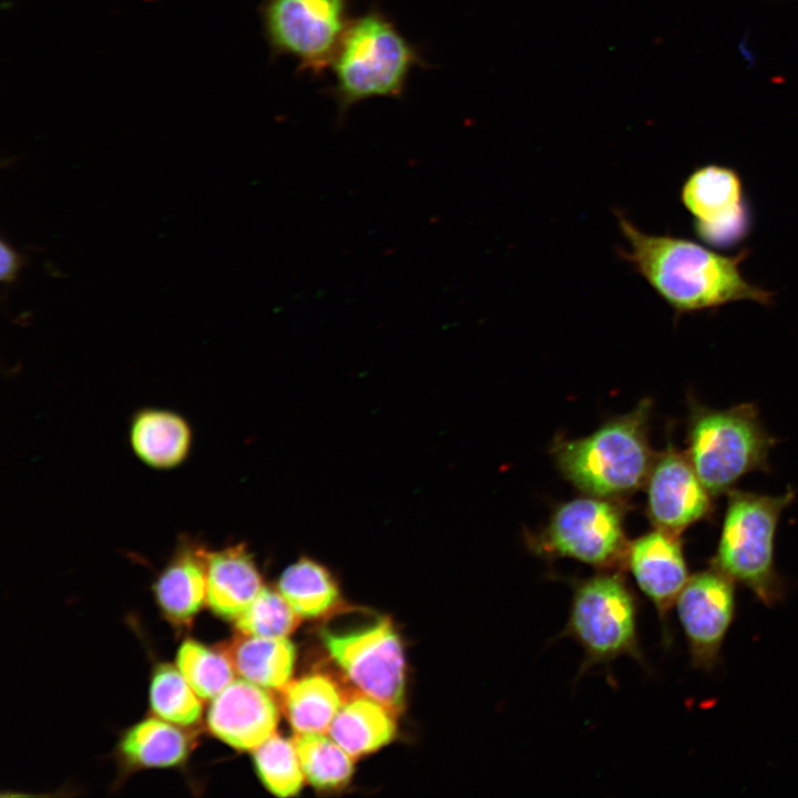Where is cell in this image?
<instances>
[{
    "instance_id": "cell-11",
    "label": "cell",
    "mask_w": 798,
    "mask_h": 798,
    "mask_svg": "<svg viewBox=\"0 0 798 798\" xmlns=\"http://www.w3.org/2000/svg\"><path fill=\"white\" fill-rule=\"evenodd\" d=\"M675 604L693 666L712 671L734 621L735 582L710 566L689 576Z\"/></svg>"
},
{
    "instance_id": "cell-15",
    "label": "cell",
    "mask_w": 798,
    "mask_h": 798,
    "mask_svg": "<svg viewBox=\"0 0 798 798\" xmlns=\"http://www.w3.org/2000/svg\"><path fill=\"white\" fill-rule=\"evenodd\" d=\"M262 587V576L244 544L208 552L206 602L216 615L235 621Z\"/></svg>"
},
{
    "instance_id": "cell-5",
    "label": "cell",
    "mask_w": 798,
    "mask_h": 798,
    "mask_svg": "<svg viewBox=\"0 0 798 798\" xmlns=\"http://www.w3.org/2000/svg\"><path fill=\"white\" fill-rule=\"evenodd\" d=\"M727 497L710 566L747 587L763 604L774 606L785 595L775 566V535L795 492L788 489L779 495H766L733 489Z\"/></svg>"
},
{
    "instance_id": "cell-4",
    "label": "cell",
    "mask_w": 798,
    "mask_h": 798,
    "mask_svg": "<svg viewBox=\"0 0 798 798\" xmlns=\"http://www.w3.org/2000/svg\"><path fill=\"white\" fill-rule=\"evenodd\" d=\"M775 443L754 403L713 409L689 400L685 454L714 497L750 472L768 470Z\"/></svg>"
},
{
    "instance_id": "cell-13",
    "label": "cell",
    "mask_w": 798,
    "mask_h": 798,
    "mask_svg": "<svg viewBox=\"0 0 798 798\" xmlns=\"http://www.w3.org/2000/svg\"><path fill=\"white\" fill-rule=\"evenodd\" d=\"M625 564L654 605L668 640V614L689 579L681 535L655 528L628 544Z\"/></svg>"
},
{
    "instance_id": "cell-2",
    "label": "cell",
    "mask_w": 798,
    "mask_h": 798,
    "mask_svg": "<svg viewBox=\"0 0 798 798\" xmlns=\"http://www.w3.org/2000/svg\"><path fill=\"white\" fill-rule=\"evenodd\" d=\"M330 66L335 84L328 92L341 123L348 111L362 101L401 99L411 70L424 68L426 61L392 20L371 7L350 20Z\"/></svg>"
},
{
    "instance_id": "cell-12",
    "label": "cell",
    "mask_w": 798,
    "mask_h": 798,
    "mask_svg": "<svg viewBox=\"0 0 798 798\" xmlns=\"http://www.w3.org/2000/svg\"><path fill=\"white\" fill-rule=\"evenodd\" d=\"M647 514L655 528L682 534L708 520L714 495L704 485L685 453L667 448L655 456L646 480Z\"/></svg>"
},
{
    "instance_id": "cell-17",
    "label": "cell",
    "mask_w": 798,
    "mask_h": 798,
    "mask_svg": "<svg viewBox=\"0 0 798 798\" xmlns=\"http://www.w3.org/2000/svg\"><path fill=\"white\" fill-rule=\"evenodd\" d=\"M235 673L264 688L283 689L294 669L296 652L287 637H259L239 633L217 647Z\"/></svg>"
},
{
    "instance_id": "cell-1",
    "label": "cell",
    "mask_w": 798,
    "mask_h": 798,
    "mask_svg": "<svg viewBox=\"0 0 798 798\" xmlns=\"http://www.w3.org/2000/svg\"><path fill=\"white\" fill-rule=\"evenodd\" d=\"M624 245L618 256L682 315L715 310L737 301L771 305L774 293L746 279L743 249L725 255L688 238L651 234L637 227L621 209L613 211Z\"/></svg>"
},
{
    "instance_id": "cell-26",
    "label": "cell",
    "mask_w": 798,
    "mask_h": 798,
    "mask_svg": "<svg viewBox=\"0 0 798 798\" xmlns=\"http://www.w3.org/2000/svg\"><path fill=\"white\" fill-rule=\"evenodd\" d=\"M257 774L265 787L278 797L296 795L305 775L293 741L272 735L254 750Z\"/></svg>"
},
{
    "instance_id": "cell-27",
    "label": "cell",
    "mask_w": 798,
    "mask_h": 798,
    "mask_svg": "<svg viewBox=\"0 0 798 798\" xmlns=\"http://www.w3.org/2000/svg\"><path fill=\"white\" fill-rule=\"evenodd\" d=\"M299 622L300 616L279 592L263 586L249 606L235 620V626L245 635L287 637Z\"/></svg>"
},
{
    "instance_id": "cell-21",
    "label": "cell",
    "mask_w": 798,
    "mask_h": 798,
    "mask_svg": "<svg viewBox=\"0 0 798 798\" xmlns=\"http://www.w3.org/2000/svg\"><path fill=\"white\" fill-rule=\"evenodd\" d=\"M168 723L146 718L127 729L119 744L124 761L139 768L171 767L183 763L190 751V737Z\"/></svg>"
},
{
    "instance_id": "cell-18",
    "label": "cell",
    "mask_w": 798,
    "mask_h": 798,
    "mask_svg": "<svg viewBox=\"0 0 798 798\" xmlns=\"http://www.w3.org/2000/svg\"><path fill=\"white\" fill-rule=\"evenodd\" d=\"M130 442L139 459L154 469H171L187 457L192 431L180 415L164 409H143L133 417Z\"/></svg>"
},
{
    "instance_id": "cell-16",
    "label": "cell",
    "mask_w": 798,
    "mask_h": 798,
    "mask_svg": "<svg viewBox=\"0 0 798 798\" xmlns=\"http://www.w3.org/2000/svg\"><path fill=\"white\" fill-rule=\"evenodd\" d=\"M207 555L201 545L183 542L157 579L154 591L162 612L176 623L188 622L207 594Z\"/></svg>"
},
{
    "instance_id": "cell-19",
    "label": "cell",
    "mask_w": 798,
    "mask_h": 798,
    "mask_svg": "<svg viewBox=\"0 0 798 798\" xmlns=\"http://www.w3.org/2000/svg\"><path fill=\"white\" fill-rule=\"evenodd\" d=\"M395 713L365 695L344 702L328 733L350 756L358 757L379 749L392 740L397 725Z\"/></svg>"
},
{
    "instance_id": "cell-24",
    "label": "cell",
    "mask_w": 798,
    "mask_h": 798,
    "mask_svg": "<svg viewBox=\"0 0 798 798\" xmlns=\"http://www.w3.org/2000/svg\"><path fill=\"white\" fill-rule=\"evenodd\" d=\"M150 704L153 713L172 724L193 726L202 717V703L180 669L157 665L152 675Z\"/></svg>"
},
{
    "instance_id": "cell-10",
    "label": "cell",
    "mask_w": 798,
    "mask_h": 798,
    "mask_svg": "<svg viewBox=\"0 0 798 798\" xmlns=\"http://www.w3.org/2000/svg\"><path fill=\"white\" fill-rule=\"evenodd\" d=\"M681 201L696 235L707 245L733 247L750 232L744 183L733 167L713 163L696 167L682 185Z\"/></svg>"
},
{
    "instance_id": "cell-22",
    "label": "cell",
    "mask_w": 798,
    "mask_h": 798,
    "mask_svg": "<svg viewBox=\"0 0 798 798\" xmlns=\"http://www.w3.org/2000/svg\"><path fill=\"white\" fill-rule=\"evenodd\" d=\"M278 590L300 617L321 616L339 600L332 576L309 559H300L288 566L279 579Z\"/></svg>"
},
{
    "instance_id": "cell-25",
    "label": "cell",
    "mask_w": 798,
    "mask_h": 798,
    "mask_svg": "<svg viewBox=\"0 0 798 798\" xmlns=\"http://www.w3.org/2000/svg\"><path fill=\"white\" fill-rule=\"evenodd\" d=\"M176 665L201 699L214 698L234 681L235 671L227 657L193 640L180 646Z\"/></svg>"
},
{
    "instance_id": "cell-14",
    "label": "cell",
    "mask_w": 798,
    "mask_h": 798,
    "mask_svg": "<svg viewBox=\"0 0 798 798\" xmlns=\"http://www.w3.org/2000/svg\"><path fill=\"white\" fill-rule=\"evenodd\" d=\"M279 713L264 687L234 679L212 700L206 725L212 735L238 750H255L276 729Z\"/></svg>"
},
{
    "instance_id": "cell-8",
    "label": "cell",
    "mask_w": 798,
    "mask_h": 798,
    "mask_svg": "<svg viewBox=\"0 0 798 798\" xmlns=\"http://www.w3.org/2000/svg\"><path fill=\"white\" fill-rule=\"evenodd\" d=\"M624 512L614 499L584 497L565 502L553 512L550 523L531 549L546 557H567L594 567L613 570L625 564L628 549Z\"/></svg>"
},
{
    "instance_id": "cell-7",
    "label": "cell",
    "mask_w": 798,
    "mask_h": 798,
    "mask_svg": "<svg viewBox=\"0 0 798 798\" xmlns=\"http://www.w3.org/2000/svg\"><path fill=\"white\" fill-rule=\"evenodd\" d=\"M350 0H263L258 7L273 58L289 55L314 75L330 66L349 23Z\"/></svg>"
},
{
    "instance_id": "cell-3",
    "label": "cell",
    "mask_w": 798,
    "mask_h": 798,
    "mask_svg": "<svg viewBox=\"0 0 798 798\" xmlns=\"http://www.w3.org/2000/svg\"><path fill=\"white\" fill-rule=\"evenodd\" d=\"M652 403L644 399L592 434L555 446L562 473L587 495L615 499L646 483L655 456L647 437Z\"/></svg>"
},
{
    "instance_id": "cell-28",
    "label": "cell",
    "mask_w": 798,
    "mask_h": 798,
    "mask_svg": "<svg viewBox=\"0 0 798 798\" xmlns=\"http://www.w3.org/2000/svg\"><path fill=\"white\" fill-rule=\"evenodd\" d=\"M23 264V258L3 241L0 245V278L12 282Z\"/></svg>"
},
{
    "instance_id": "cell-23",
    "label": "cell",
    "mask_w": 798,
    "mask_h": 798,
    "mask_svg": "<svg viewBox=\"0 0 798 798\" xmlns=\"http://www.w3.org/2000/svg\"><path fill=\"white\" fill-rule=\"evenodd\" d=\"M294 745L307 780L319 789L344 786L352 774V756L325 733H296Z\"/></svg>"
},
{
    "instance_id": "cell-20",
    "label": "cell",
    "mask_w": 798,
    "mask_h": 798,
    "mask_svg": "<svg viewBox=\"0 0 798 798\" xmlns=\"http://www.w3.org/2000/svg\"><path fill=\"white\" fill-rule=\"evenodd\" d=\"M283 704L296 733H326L344 699L331 678L310 674L283 688Z\"/></svg>"
},
{
    "instance_id": "cell-6",
    "label": "cell",
    "mask_w": 798,
    "mask_h": 798,
    "mask_svg": "<svg viewBox=\"0 0 798 798\" xmlns=\"http://www.w3.org/2000/svg\"><path fill=\"white\" fill-rule=\"evenodd\" d=\"M638 603L624 576L612 570L576 581L562 636L573 638L590 667L627 656L644 665L637 633Z\"/></svg>"
},
{
    "instance_id": "cell-9",
    "label": "cell",
    "mask_w": 798,
    "mask_h": 798,
    "mask_svg": "<svg viewBox=\"0 0 798 798\" xmlns=\"http://www.w3.org/2000/svg\"><path fill=\"white\" fill-rule=\"evenodd\" d=\"M324 646L365 695L398 714L405 702V657L388 618L348 631L324 628Z\"/></svg>"
}]
</instances>
